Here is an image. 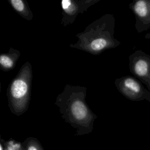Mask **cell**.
Listing matches in <instances>:
<instances>
[{
	"label": "cell",
	"mask_w": 150,
	"mask_h": 150,
	"mask_svg": "<svg viewBox=\"0 0 150 150\" xmlns=\"http://www.w3.org/2000/svg\"><path fill=\"white\" fill-rule=\"evenodd\" d=\"M33 77L32 66L26 62L13 79L6 90L8 107L12 113L19 116L28 109Z\"/></svg>",
	"instance_id": "3"
},
{
	"label": "cell",
	"mask_w": 150,
	"mask_h": 150,
	"mask_svg": "<svg viewBox=\"0 0 150 150\" xmlns=\"http://www.w3.org/2000/svg\"><path fill=\"white\" fill-rule=\"evenodd\" d=\"M100 0H62L60 2L62 18L61 24L64 26L74 23L79 14H83L89 7Z\"/></svg>",
	"instance_id": "6"
},
{
	"label": "cell",
	"mask_w": 150,
	"mask_h": 150,
	"mask_svg": "<svg viewBox=\"0 0 150 150\" xmlns=\"http://www.w3.org/2000/svg\"><path fill=\"white\" fill-rule=\"evenodd\" d=\"M0 150H5V149H4V146L2 142L0 143Z\"/></svg>",
	"instance_id": "12"
},
{
	"label": "cell",
	"mask_w": 150,
	"mask_h": 150,
	"mask_svg": "<svg viewBox=\"0 0 150 150\" xmlns=\"http://www.w3.org/2000/svg\"><path fill=\"white\" fill-rule=\"evenodd\" d=\"M6 150H25L21 146L19 142H16L13 140H10L6 142Z\"/></svg>",
	"instance_id": "11"
},
{
	"label": "cell",
	"mask_w": 150,
	"mask_h": 150,
	"mask_svg": "<svg viewBox=\"0 0 150 150\" xmlns=\"http://www.w3.org/2000/svg\"><path fill=\"white\" fill-rule=\"evenodd\" d=\"M13 9L23 18L27 21H31L33 15L28 4L24 0H8Z\"/></svg>",
	"instance_id": "9"
},
{
	"label": "cell",
	"mask_w": 150,
	"mask_h": 150,
	"mask_svg": "<svg viewBox=\"0 0 150 150\" xmlns=\"http://www.w3.org/2000/svg\"><path fill=\"white\" fill-rule=\"evenodd\" d=\"M86 87L66 84L63 91L56 97L55 105L62 117L76 129V135L91 133L97 118L86 101Z\"/></svg>",
	"instance_id": "1"
},
{
	"label": "cell",
	"mask_w": 150,
	"mask_h": 150,
	"mask_svg": "<svg viewBox=\"0 0 150 150\" xmlns=\"http://www.w3.org/2000/svg\"><path fill=\"white\" fill-rule=\"evenodd\" d=\"M129 69L150 91V55L141 50L135 51L129 56Z\"/></svg>",
	"instance_id": "5"
},
{
	"label": "cell",
	"mask_w": 150,
	"mask_h": 150,
	"mask_svg": "<svg viewBox=\"0 0 150 150\" xmlns=\"http://www.w3.org/2000/svg\"><path fill=\"white\" fill-rule=\"evenodd\" d=\"M20 52L13 47H10L9 51L0 54V68L4 71L12 70L20 57Z\"/></svg>",
	"instance_id": "8"
},
{
	"label": "cell",
	"mask_w": 150,
	"mask_h": 150,
	"mask_svg": "<svg viewBox=\"0 0 150 150\" xmlns=\"http://www.w3.org/2000/svg\"><path fill=\"white\" fill-rule=\"evenodd\" d=\"M135 17V28L138 33L150 28V0H135L129 5Z\"/></svg>",
	"instance_id": "7"
},
{
	"label": "cell",
	"mask_w": 150,
	"mask_h": 150,
	"mask_svg": "<svg viewBox=\"0 0 150 150\" xmlns=\"http://www.w3.org/2000/svg\"><path fill=\"white\" fill-rule=\"evenodd\" d=\"M117 90L127 98L134 101L146 100L150 102V91L137 78L125 76L115 80Z\"/></svg>",
	"instance_id": "4"
},
{
	"label": "cell",
	"mask_w": 150,
	"mask_h": 150,
	"mask_svg": "<svg viewBox=\"0 0 150 150\" xmlns=\"http://www.w3.org/2000/svg\"><path fill=\"white\" fill-rule=\"evenodd\" d=\"M115 18L107 13L90 23L85 29L76 35L78 40L70 47L93 55H98L104 51L117 47L121 42L114 36Z\"/></svg>",
	"instance_id": "2"
},
{
	"label": "cell",
	"mask_w": 150,
	"mask_h": 150,
	"mask_svg": "<svg viewBox=\"0 0 150 150\" xmlns=\"http://www.w3.org/2000/svg\"><path fill=\"white\" fill-rule=\"evenodd\" d=\"M25 150H44L39 141L35 138L29 137L24 141Z\"/></svg>",
	"instance_id": "10"
}]
</instances>
